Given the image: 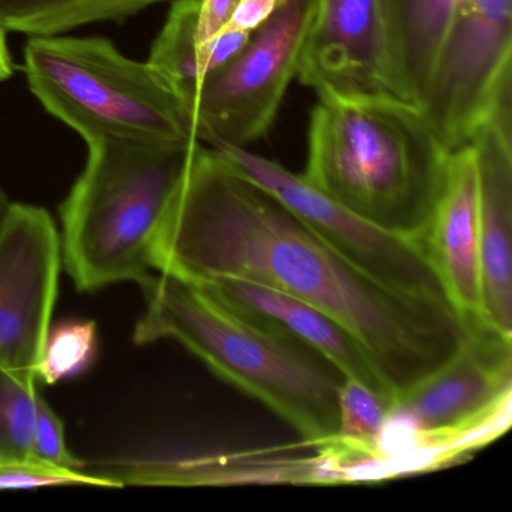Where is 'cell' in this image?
Segmentation results:
<instances>
[{
  "label": "cell",
  "instance_id": "1",
  "mask_svg": "<svg viewBox=\"0 0 512 512\" xmlns=\"http://www.w3.org/2000/svg\"><path fill=\"white\" fill-rule=\"evenodd\" d=\"M155 272L236 277L302 299L344 326L395 398L467 337L454 308L383 286L347 262L223 152L194 146L158 233Z\"/></svg>",
  "mask_w": 512,
  "mask_h": 512
},
{
  "label": "cell",
  "instance_id": "2",
  "mask_svg": "<svg viewBox=\"0 0 512 512\" xmlns=\"http://www.w3.org/2000/svg\"><path fill=\"white\" fill-rule=\"evenodd\" d=\"M449 154L415 104L319 97L302 176L362 220L419 241L442 191Z\"/></svg>",
  "mask_w": 512,
  "mask_h": 512
},
{
  "label": "cell",
  "instance_id": "3",
  "mask_svg": "<svg viewBox=\"0 0 512 512\" xmlns=\"http://www.w3.org/2000/svg\"><path fill=\"white\" fill-rule=\"evenodd\" d=\"M142 289L146 310L137 343L172 338L265 404L307 445L320 448L334 439L344 377L325 359L247 319L194 281L154 272Z\"/></svg>",
  "mask_w": 512,
  "mask_h": 512
},
{
  "label": "cell",
  "instance_id": "4",
  "mask_svg": "<svg viewBox=\"0 0 512 512\" xmlns=\"http://www.w3.org/2000/svg\"><path fill=\"white\" fill-rule=\"evenodd\" d=\"M199 140L101 137L61 209L62 262L80 290L142 286L173 194Z\"/></svg>",
  "mask_w": 512,
  "mask_h": 512
},
{
  "label": "cell",
  "instance_id": "5",
  "mask_svg": "<svg viewBox=\"0 0 512 512\" xmlns=\"http://www.w3.org/2000/svg\"><path fill=\"white\" fill-rule=\"evenodd\" d=\"M23 71L41 106L85 142L197 140L190 113L148 62L106 38L31 37Z\"/></svg>",
  "mask_w": 512,
  "mask_h": 512
},
{
  "label": "cell",
  "instance_id": "6",
  "mask_svg": "<svg viewBox=\"0 0 512 512\" xmlns=\"http://www.w3.org/2000/svg\"><path fill=\"white\" fill-rule=\"evenodd\" d=\"M512 340L467 329L457 355L395 398L418 431L413 467L430 470L499 437L511 422Z\"/></svg>",
  "mask_w": 512,
  "mask_h": 512
},
{
  "label": "cell",
  "instance_id": "7",
  "mask_svg": "<svg viewBox=\"0 0 512 512\" xmlns=\"http://www.w3.org/2000/svg\"><path fill=\"white\" fill-rule=\"evenodd\" d=\"M317 0H287L238 56L203 80L193 127L200 143L247 148L263 139L298 71Z\"/></svg>",
  "mask_w": 512,
  "mask_h": 512
},
{
  "label": "cell",
  "instance_id": "8",
  "mask_svg": "<svg viewBox=\"0 0 512 512\" xmlns=\"http://www.w3.org/2000/svg\"><path fill=\"white\" fill-rule=\"evenodd\" d=\"M214 149L223 152L245 175L271 191L326 244L368 277L389 289L449 304L445 289L418 239L373 226L329 199L304 176L248 148L218 145Z\"/></svg>",
  "mask_w": 512,
  "mask_h": 512
},
{
  "label": "cell",
  "instance_id": "9",
  "mask_svg": "<svg viewBox=\"0 0 512 512\" xmlns=\"http://www.w3.org/2000/svg\"><path fill=\"white\" fill-rule=\"evenodd\" d=\"M512 70V0H463L419 109L446 151L469 146L497 83Z\"/></svg>",
  "mask_w": 512,
  "mask_h": 512
},
{
  "label": "cell",
  "instance_id": "10",
  "mask_svg": "<svg viewBox=\"0 0 512 512\" xmlns=\"http://www.w3.org/2000/svg\"><path fill=\"white\" fill-rule=\"evenodd\" d=\"M62 265L49 212L11 202L0 221V367L38 379Z\"/></svg>",
  "mask_w": 512,
  "mask_h": 512
},
{
  "label": "cell",
  "instance_id": "11",
  "mask_svg": "<svg viewBox=\"0 0 512 512\" xmlns=\"http://www.w3.org/2000/svg\"><path fill=\"white\" fill-rule=\"evenodd\" d=\"M296 76L317 97L403 100L379 0H317Z\"/></svg>",
  "mask_w": 512,
  "mask_h": 512
},
{
  "label": "cell",
  "instance_id": "12",
  "mask_svg": "<svg viewBox=\"0 0 512 512\" xmlns=\"http://www.w3.org/2000/svg\"><path fill=\"white\" fill-rule=\"evenodd\" d=\"M419 242L449 304L466 328L485 326L481 311L479 179L472 146L449 154L442 191Z\"/></svg>",
  "mask_w": 512,
  "mask_h": 512
},
{
  "label": "cell",
  "instance_id": "13",
  "mask_svg": "<svg viewBox=\"0 0 512 512\" xmlns=\"http://www.w3.org/2000/svg\"><path fill=\"white\" fill-rule=\"evenodd\" d=\"M194 283L247 319L316 353L344 379L358 380L394 403V395L380 379L359 341L325 311L280 290L241 278L214 277Z\"/></svg>",
  "mask_w": 512,
  "mask_h": 512
},
{
  "label": "cell",
  "instance_id": "14",
  "mask_svg": "<svg viewBox=\"0 0 512 512\" xmlns=\"http://www.w3.org/2000/svg\"><path fill=\"white\" fill-rule=\"evenodd\" d=\"M470 146L479 179L482 322L512 340V143L482 125Z\"/></svg>",
  "mask_w": 512,
  "mask_h": 512
},
{
  "label": "cell",
  "instance_id": "15",
  "mask_svg": "<svg viewBox=\"0 0 512 512\" xmlns=\"http://www.w3.org/2000/svg\"><path fill=\"white\" fill-rule=\"evenodd\" d=\"M379 2L401 97L421 107L440 46L463 0Z\"/></svg>",
  "mask_w": 512,
  "mask_h": 512
},
{
  "label": "cell",
  "instance_id": "16",
  "mask_svg": "<svg viewBox=\"0 0 512 512\" xmlns=\"http://www.w3.org/2000/svg\"><path fill=\"white\" fill-rule=\"evenodd\" d=\"M166 2L173 0H0V25L29 38L56 37L92 23L124 22Z\"/></svg>",
  "mask_w": 512,
  "mask_h": 512
},
{
  "label": "cell",
  "instance_id": "17",
  "mask_svg": "<svg viewBox=\"0 0 512 512\" xmlns=\"http://www.w3.org/2000/svg\"><path fill=\"white\" fill-rule=\"evenodd\" d=\"M199 13L200 0H173L148 59L149 67L184 104L191 121L202 86L197 46Z\"/></svg>",
  "mask_w": 512,
  "mask_h": 512
},
{
  "label": "cell",
  "instance_id": "18",
  "mask_svg": "<svg viewBox=\"0 0 512 512\" xmlns=\"http://www.w3.org/2000/svg\"><path fill=\"white\" fill-rule=\"evenodd\" d=\"M38 383L32 374L0 367V461H32Z\"/></svg>",
  "mask_w": 512,
  "mask_h": 512
},
{
  "label": "cell",
  "instance_id": "19",
  "mask_svg": "<svg viewBox=\"0 0 512 512\" xmlns=\"http://www.w3.org/2000/svg\"><path fill=\"white\" fill-rule=\"evenodd\" d=\"M98 329L94 320H67L50 326L38 367V380L55 385L85 373L97 358Z\"/></svg>",
  "mask_w": 512,
  "mask_h": 512
},
{
  "label": "cell",
  "instance_id": "20",
  "mask_svg": "<svg viewBox=\"0 0 512 512\" xmlns=\"http://www.w3.org/2000/svg\"><path fill=\"white\" fill-rule=\"evenodd\" d=\"M31 457L34 463L59 472L80 473L83 466L68 449L64 424L43 397L38 404Z\"/></svg>",
  "mask_w": 512,
  "mask_h": 512
},
{
  "label": "cell",
  "instance_id": "21",
  "mask_svg": "<svg viewBox=\"0 0 512 512\" xmlns=\"http://www.w3.org/2000/svg\"><path fill=\"white\" fill-rule=\"evenodd\" d=\"M98 485L82 473L59 472L32 461H0V490H31L58 485Z\"/></svg>",
  "mask_w": 512,
  "mask_h": 512
},
{
  "label": "cell",
  "instance_id": "22",
  "mask_svg": "<svg viewBox=\"0 0 512 512\" xmlns=\"http://www.w3.org/2000/svg\"><path fill=\"white\" fill-rule=\"evenodd\" d=\"M253 32L224 26L199 52V68L202 83L206 77L226 67L244 49Z\"/></svg>",
  "mask_w": 512,
  "mask_h": 512
},
{
  "label": "cell",
  "instance_id": "23",
  "mask_svg": "<svg viewBox=\"0 0 512 512\" xmlns=\"http://www.w3.org/2000/svg\"><path fill=\"white\" fill-rule=\"evenodd\" d=\"M239 0H200L197 46L199 52L229 23Z\"/></svg>",
  "mask_w": 512,
  "mask_h": 512
},
{
  "label": "cell",
  "instance_id": "24",
  "mask_svg": "<svg viewBox=\"0 0 512 512\" xmlns=\"http://www.w3.org/2000/svg\"><path fill=\"white\" fill-rule=\"evenodd\" d=\"M287 0H239L226 26L254 32L268 22Z\"/></svg>",
  "mask_w": 512,
  "mask_h": 512
},
{
  "label": "cell",
  "instance_id": "25",
  "mask_svg": "<svg viewBox=\"0 0 512 512\" xmlns=\"http://www.w3.org/2000/svg\"><path fill=\"white\" fill-rule=\"evenodd\" d=\"M8 32L0 25V83L13 76V61L7 44Z\"/></svg>",
  "mask_w": 512,
  "mask_h": 512
},
{
  "label": "cell",
  "instance_id": "26",
  "mask_svg": "<svg viewBox=\"0 0 512 512\" xmlns=\"http://www.w3.org/2000/svg\"><path fill=\"white\" fill-rule=\"evenodd\" d=\"M10 200H8L7 194H5V191L0 188V221H2V218L5 217V214H7L8 206H10Z\"/></svg>",
  "mask_w": 512,
  "mask_h": 512
}]
</instances>
